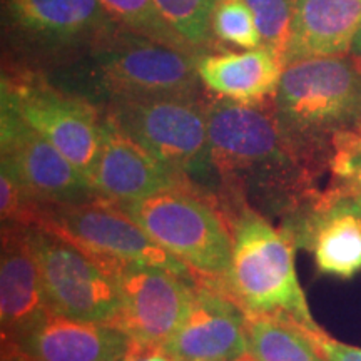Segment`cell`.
I'll return each instance as SVG.
<instances>
[{
	"label": "cell",
	"mask_w": 361,
	"mask_h": 361,
	"mask_svg": "<svg viewBox=\"0 0 361 361\" xmlns=\"http://www.w3.org/2000/svg\"><path fill=\"white\" fill-rule=\"evenodd\" d=\"M214 39L243 49L261 45V35L246 0H218L211 16Z\"/></svg>",
	"instance_id": "603a6c76"
},
{
	"label": "cell",
	"mask_w": 361,
	"mask_h": 361,
	"mask_svg": "<svg viewBox=\"0 0 361 361\" xmlns=\"http://www.w3.org/2000/svg\"><path fill=\"white\" fill-rule=\"evenodd\" d=\"M29 229L51 311L116 328L119 271L57 234Z\"/></svg>",
	"instance_id": "9c48e42d"
},
{
	"label": "cell",
	"mask_w": 361,
	"mask_h": 361,
	"mask_svg": "<svg viewBox=\"0 0 361 361\" xmlns=\"http://www.w3.org/2000/svg\"><path fill=\"white\" fill-rule=\"evenodd\" d=\"M360 62H361V61H360ZM360 69H361V67H360Z\"/></svg>",
	"instance_id": "d6a6232c"
},
{
	"label": "cell",
	"mask_w": 361,
	"mask_h": 361,
	"mask_svg": "<svg viewBox=\"0 0 361 361\" xmlns=\"http://www.w3.org/2000/svg\"><path fill=\"white\" fill-rule=\"evenodd\" d=\"M351 52L355 54L358 61H361V27H360L358 34H356V37H355V42H353V47H351Z\"/></svg>",
	"instance_id": "f1b7e54d"
},
{
	"label": "cell",
	"mask_w": 361,
	"mask_h": 361,
	"mask_svg": "<svg viewBox=\"0 0 361 361\" xmlns=\"http://www.w3.org/2000/svg\"><path fill=\"white\" fill-rule=\"evenodd\" d=\"M87 178L97 196L116 204L142 200L174 186L194 184L191 179L149 154L146 149L121 130L106 112L101 149Z\"/></svg>",
	"instance_id": "5bb4252c"
},
{
	"label": "cell",
	"mask_w": 361,
	"mask_h": 361,
	"mask_svg": "<svg viewBox=\"0 0 361 361\" xmlns=\"http://www.w3.org/2000/svg\"><path fill=\"white\" fill-rule=\"evenodd\" d=\"M261 35V45L276 52L286 64L296 0H246Z\"/></svg>",
	"instance_id": "cb8c5ba5"
},
{
	"label": "cell",
	"mask_w": 361,
	"mask_h": 361,
	"mask_svg": "<svg viewBox=\"0 0 361 361\" xmlns=\"http://www.w3.org/2000/svg\"><path fill=\"white\" fill-rule=\"evenodd\" d=\"M194 278L146 264H128L117 276L121 311L116 328L137 348H164L186 318Z\"/></svg>",
	"instance_id": "8fae6325"
},
{
	"label": "cell",
	"mask_w": 361,
	"mask_h": 361,
	"mask_svg": "<svg viewBox=\"0 0 361 361\" xmlns=\"http://www.w3.org/2000/svg\"><path fill=\"white\" fill-rule=\"evenodd\" d=\"M233 236L231 264L218 283L246 314H274L318 326L298 281L296 241L290 231L252 207L241 204L226 213Z\"/></svg>",
	"instance_id": "3957f363"
},
{
	"label": "cell",
	"mask_w": 361,
	"mask_h": 361,
	"mask_svg": "<svg viewBox=\"0 0 361 361\" xmlns=\"http://www.w3.org/2000/svg\"><path fill=\"white\" fill-rule=\"evenodd\" d=\"M119 206L149 238L183 261L196 281L219 283L226 276L233 236L216 194L183 184Z\"/></svg>",
	"instance_id": "277c9868"
},
{
	"label": "cell",
	"mask_w": 361,
	"mask_h": 361,
	"mask_svg": "<svg viewBox=\"0 0 361 361\" xmlns=\"http://www.w3.org/2000/svg\"><path fill=\"white\" fill-rule=\"evenodd\" d=\"M206 112L224 213L246 204L286 226L311 209L324 169L284 134L273 101L246 106L218 97L206 101Z\"/></svg>",
	"instance_id": "6da1fadb"
},
{
	"label": "cell",
	"mask_w": 361,
	"mask_h": 361,
	"mask_svg": "<svg viewBox=\"0 0 361 361\" xmlns=\"http://www.w3.org/2000/svg\"><path fill=\"white\" fill-rule=\"evenodd\" d=\"M37 361H123L129 338L109 324L49 311L19 340Z\"/></svg>",
	"instance_id": "e0dca14e"
},
{
	"label": "cell",
	"mask_w": 361,
	"mask_h": 361,
	"mask_svg": "<svg viewBox=\"0 0 361 361\" xmlns=\"http://www.w3.org/2000/svg\"><path fill=\"white\" fill-rule=\"evenodd\" d=\"M121 27L152 42L191 54L164 19L156 0H99ZM194 56V54H191ZM196 57V56H194Z\"/></svg>",
	"instance_id": "44dd1931"
},
{
	"label": "cell",
	"mask_w": 361,
	"mask_h": 361,
	"mask_svg": "<svg viewBox=\"0 0 361 361\" xmlns=\"http://www.w3.org/2000/svg\"><path fill=\"white\" fill-rule=\"evenodd\" d=\"M2 19L17 47L44 57H80L124 29L99 0H4Z\"/></svg>",
	"instance_id": "30bf717a"
},
{
	"label": "cell",
	"mask_w": 361,
	"mask_h": 361,
	"mask_svg": "<svg viewBox=\"0 0 361 361\" xmlns=\"http://www.w3.org/2000/svg\"><path fill=\"white\" fill-rule=\"evenodd\" d=\"M286 64L266 45L241 52H209L197 61L202 85L221 99L259 106L273 101Z\"/></svg>",
	"instance_id": "ac0fdd59"
},
{
	"label": "cell",
	"mask_w": 361,
	"mask_h": 361,
	"mask_svg": "<svg viewBox=\"0 0 361 361\" xmlns=\"http://www.w3.org/2000/svg\"><path fill=\"white\" fill-rule=\"evenodd\" d=\"M0 162L40 201L62 204L96 196L87 176L7 106L0 112Z\"/></svg>",
	"instance_id": "7c38bea8"
},
{
	"label": "cell",
	"mask_w": 361,
	"mask_h": 361,
	"mask_svg": "<svg viewBox=\"0 0 361 361\" xmlns=\"http://www.w3.org/2000/svg\"><path fill=\"white\" fill-rule=\"evenodd\" d=\"M0 216L2 224L35 228L45 202L35 197L6 162H0Z\"/></svg>",
	"instance_id": "d4e9b609"
},
{
	"label": "cell",
	"mask_w": 361,
	"mask_h": 361,
	"mask_svg": "<svg viewBox=\"0 0 361 361\" xmlns=\"http://www.w3.org/2000/svg\"><path fill=\"white\" fill-rule=\"evenodd\" d=\"M164 350L179 361H238L247 355L245 311L218 283L196 281L186 318Z\"/></svg>",
	"instance_id": "4fadbf2b"
},
{
	"label": "cell",
	"mask_w": 361,
	"mask_h": 361,
	"mask_svg": "<svg viewBox=\"0 0 361 361\" xmlns=\"http://www.w3.org/2000/svg\"><path fill=\"white\" fill-rule=\"evenodd\" d=\"M306 331L314 346L326 361H361V348L360 346H351L346 343L336 341L326 331L319 326H306Z\"/></svg>",
	"instance_id": "484cf974"
},
{
	"label": "cell",
	"mask_w": 361,
	"mask_h": 361,
	"mask_svg": "<svg viewBox=\"0 0 361 361\" xmlns=\"http://www.w3.org/2000/svg\"><path fill=\"white\" fill-rule=\"evenodd\" d=\"M32 229L67 239L119 273L128 264H146L194 278L183 261L149 238L123 207L97 194L75 202H45L39 224Z\"/></svg>",
	"instance_id": "52a82bcc"
},
{
	"label": "cell",
	"mask_w": 361,
	"mask_h": 361,
	"mask_svg": "<svg viewBox=\"0 0 361 361\" xmlns=\"http://www.w3.org/2000/svg\"><path fill=\"white\" fill-rule=\"evenodd\" d=\"M308 247L319 274L351 279L361 273V207L348 196H322L310 211L283 226Z\"/></svg>",
	"instance_id": "9a60e30c"
},
{
	"label": "cell",
	"mask_w": 361,
	"mask_h": 361,
	"mask_svg": "<svg viewBox=\"0 0 361 361\" xmlns=\"http://www.w3.org/2000/svg\"><path fill=\"white\" fill-rule=\"evenodd\" d=\"M273 104L293 144L329 169L333 141L361 129V69L341 57L291 62L284 67Z\"/></svg>",
	"instance_id": "7a4b0ae2"
},
{
	"label": "cell",
	"mask_w": 361,
	"mask_h": 361,
	"mask_svg": "<svg viewBox=\"0 0 361 361\" xmlns=\"http://www.w3.org/2000/svg\"><path fill=\"white\" fill-rule=\"evenodd\" d=\"M348 197H351V200L355 201V204L361 207V189H358V191H353L351 194H348Z\"/></svg>",
	"instance_id": "f546056e"
},
{
	"label": "cell",
	"mask_w": 361,
	"mask_h": 361,
	"mask_svg": "<svg viewBox=\"0 0 361 361\" xmlns=\"http://www.w3.org/2000/svg\"><path fill=\"white\" fill-rule=\"evenodd\" d=\"M358 134H360V135H361V129H360V130H358Z\"/></svg>",
	"instance_id": "1f68e13d"
},
{
	"label": "cell",
	"mask_w": 361,
	"mask_h": 361,
	"mask_svg": "<svg viewBox=\"0 0 361 361\" xmlns=\"http://www.w3.org/2000/svg\"><path fill=\"white\" fill-rule=\"evenodd\" d=\"M361 27V0H296L286 66L301 59L341 57Z\"/></svg>",
	"instance_id": "d6986e66"
},
{
	"label": "cell",
	"mask_w": 361,
	"mask_h": 361,
	"mask_svg": "<svg viewBox=\"0 0 361 361\" xmlns=\"http://www.w3.org/2000/svg\"><path fill=\"white\" fill-rule=\"evenodd\" d=\"M106 114L149 154L218 196L211 161L206 101L174 96L124 101L106 106Z\"/></svg>",
	"instance_id": "8992f818"
},
{
	"label": "cell",
	"mask_w": 361,
	"mask_h": 361,
	"mask_svg": "<svg viewBox=\"0 0 361 361\" xmlns=\"http://www.w3.org/2000/svg\"><path fill=\"white\" fill-rule=\"evenodd\" d=\"M156 4L191 54L202 57L211 52L214 40L211 16L218 0H156Z\"/></svg>",
	"instance_id": "7402d4cb"
},
{
	"label": "cell",
	"mask_w": 361,
	"mask_h": 361,
	"mask_svg": "<svg viewBox=\"0 0 361 361\" xmlns=\"http://www.w3.org/2000/svg\"><path fill=\"white\" fill-rule=\"evenodd\" d=\"M51 311L30 229L2 224L0 245V323L2 336H22Z\"/></svg>",
	"instance_id": "2e32d148"
},
{
	"label": "cell",
	"mask_w": 361,
	"mask_h": 361,
	"mask_svg": "<svg viewBox=\"0 0 361 361\" xmlns=\"http://www.w3.org/2000/svg\"><path fill=\"white\" fill-rule=\"evenodd\" d=\"M124 361H179L164 348H137L129 343Z\"/></svg>",
	"instance_id": "4316f807"
},
{
	"label": "cell",
	"mask_w": 361,
	"mask_h": 361,
	"mask_svg": "<svg viewBox=\"0 0 361 361\" xmlns=\"http://www.w3.org/2000/svg\"><path fill=\"white\" fill-rule=\"evenodd\" d=\"M0 361H37L16 338L2 336V353Z\"/></svg>",
	"instance_id": "83f0119b"
},
{
	"label": "cell",
	"mask_w": 361,
	"mask_h": 361,
	"mask_svg": "<svg viewBox=\"0 0 361 361\" xmlns=\"http://www.w3.org/2000/svg\"><path fill=\"white\" fill-rule=\"evenodd\" d=\"M2 106L89 176L102 142L104 114L90 99L49 82L35 72H4Z\"/></svg>",
	"instance_id": "ba28073f"
},
{
	"label": "cell",
	"mask_w": 361,
	"mask_h": 361,
	"mask_svg": "<svg viewBox=\"0 0 361 361\" xmlns=\"http://www.w3.org/2000/svg\"><path fill=\"white\" fill-rule=\"evenodd\" d=\"M123 361H124V360H123Z\"/></svg>",
	"instance_id": "836d02e7"
},
{
	"label": "cell",
	"mask_w": 361,
	"mask_h": 361,
	"mask_svg": "<svg viewBox=\"0 0 361 361\" xmlns=\"http://www.w3.org/2000/svg\"><path fill=\"white\" fill-rule=\"evenodd\" d=\"M247 353L255 361H326L305 324L274 314H246Z\"/></svg>",
	"instance_id": "ffe728a7"
},
{
	"label": "cell",
	"mask_w": 361,
	"mask_h": 361,
	"mask_svg": "<svg viewBox=\"0 0 361 361\" xmlns=\"http://www.w3.org/2000/svg\"><path fill=\"white\" fill-rule=\"evenodd\" d=\"M238 361H255V360H252L251 356H250V353H247L246 356H243V358H239Z\"/></svg>",
	"instance_id": "4dcf8cb0"
},
{
	"label": "cell",
	"mask_w": 361,
	"mask_h": 361,
	"mask_svg": "<svg viewBox=\"0 0 361 361\" xmlns=\"http://www.w3.org/2000/svg\"><path fill=\"white\" fill-rule=\"evenodd\" d=\"M197 61L141 35L121 29L78 57L75 79L87 92L114 102L197 96L202 84Z\"/></svg>",
	"instance_id": "5b68a950"
}]
</instances>
